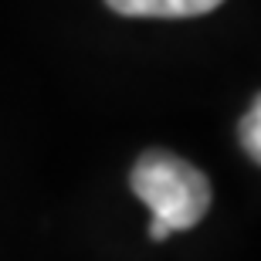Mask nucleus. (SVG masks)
<instances>
[{
    "mask_svg": "<svg viewBox=\"0 0 261 261\" xmlns=\"http://www.w3.org/2000/svg\"><path fill=\"white\" fill-rule=\"evenodd\" d=\"M238 136H241L244 153L251 156L254 163H261V92H258V98L251 102V109L244 112L241 126H238Z\"/></svg>",
    "mask_w": 261,
    "mask_h": 261,
    "instance_id": "3",
    "label": "nucleus"
},
{
    "mask_svg": "<svg viewBox=\"0 0 261 261\" xmlns=\"http://www.w3.org/2000/svg\"><path fill=\"white\" fill-rule=\"evenodd\" d=\"M136 197L153 211V221L173 231H190L211 211V184L194 163L173 153L149 149L139 156L129 176Z\"/></svg>",
    "mask_w": 261,
    "mask_h": 261,
    "instance_id": "1",
    "label": "nucleus"
},
{
    "mask_svg": "<svg viewBox=\"0 0 261 261\" xmlns=\"http://www.w3.org/2000/svg\"><path fill=\"white\" fill-rule=\"evenodd\" d=\"M122 17H200L224 0H106Z\"/></svg>",
    "mask_w": 261,
    "mask_h": 261,
    "instance_id": "2",
    "label": "nucleus"
}]
</instances>
